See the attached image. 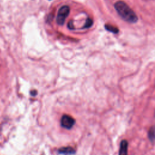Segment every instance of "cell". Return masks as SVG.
Wrapping results in <instances>:
<instances>
[{
	"instance_id": "1",
	"label": "cell",
	"mask_w": 155,
	"mask_h": 155,
	"mask_svg": "<svg viewBox=\"0 0 155 155\" xmlns=\"http://www.w3.org/2000/svg\"><path fill=\"white\" fill-rule=\"evenodd\" d=\"M114 8L118 15L125 21L129 23H136L138 18L134 12L124 1H119L114 4Z\"/></svg>"
},
{
	"instance_id": "2",
	"label": "cell",
	"mask_w": 155,
	"mask_h": 155,
	"mask_svg": "<svg viewBox=\"0 0 155 155\" xmlns=\"http://www.w3.org/2000/svg\"><path fill=\"white\" fill-rule=\"evenodd\" d=\"M70 7L68 5L62 6L58 10L56 16V22L59 25H62L67 17L70 13Z\"/></svg>"
},
{
	"instance_id": "3",
	"label": "cell",
	"mask_w": 155,
	"mask_h": 155,
	"mask_svg": "<svg viewBox=\"0 0 155 155\" xmlns=\"http://www.w3.org/2000/svg\"><path fill=\"white\" fill-rule=\"evenodd\" d=\"M75 123L74 119L68 115H63L61 120V125L66 129H71Z\"/></svg>"
},
{
	"instance_id": "4",
	"label": "cell",
	"mask_w": 155,
	"mask_h": 155,
	"mask_svg": "<svg viewBox=\"0 0 155 155\" xmlns=\"http://www.w3.org/2000/svg\"><path fill=\"white\" fill-rule=\"evenodd\" d=\"M58 153L64 155H73L75 153V150L71 147H66L59 148Z\"/></svg>"
},
{
	"instance_id": "5",
	"label": "cell",
	"mask_w": 155,
	"mask_h": 155,
	"mask_svg": "<svg viewBox=\"0 0 155 155\" xmlns=\"http://www.w3.org/2000/svg\"><path fill=\"white\" fill-rule=\"evenodd\" d=\"M128 152V142L126 140L121 141L120 144L119 155H127Z\"/></svg>"
},
{
	"instance_id": "6",
	"label": "cell",
	"mask_w": 155,
	"mask_h": 155,
	"mask_svg": "<svg viewBox=\"0 0 155 155\" xmlns=\"http://www.w3.org/2000/svg\"><path fill=\"white\" fill-rule=\"evenodd\" d=\"M105 28L108 31H109L110 32H112L113 33H117L119 32V29L117 27H114V26L111 25L107 24V25H105Z\"/></svg>"
},
{
	"instance_id": "7",
	"label": "cell",
	"mask_w": 155,
	"mask_h": 155,
	"mask_svg": "<svg viewBox=\"0 0 155 155\" xmlns=\"http://www.w3.org/2000/svg\"><path fill=\"white\" fill-rule=\"evenodd\" d=\"M148 137L149 139L150 140V141L153 142L154 139V127H152L148 132Z\"/></svg>"
},
{
	"instance_id": "8",
	"label": "cell",
	"mask_w": 155,
	"mask_h": 155,
	"mask_svg": "<svg viewBox=\"0 0 155 155\" xmlns=\"http://www.w3.org/2000/svg\"><path fill=\"white\" fill-rule=\"evenodd\" d=\"M93 25V21L91 19L88 18L87 19H86V21H85V23L84 25V27H82V28H89L90 27L91 25Z\"/></svg>"
},
{
	"instance_id": "9",
	"label": "cell",
	"mask_w": 155,
	"mask_h": 155,
	"mask_svg": "<svg viewBox=\"0 0 155 155\" xmlns=\"http://www.w3.org/2000/svg\"><path fill=\"white\" fill-rule=\"evenodd\" d=\"M67 26H68V28H70V29H71V30H73V29L74 28V26H73V22H72L71 21H70L68 22V24H67Z\"/></svg>"
},
{
	"instance_id": "10",
	"label": "cell",
	"mask_w": 155,
	"mask_h": 155,
	"mask_svg": "<svg viewBox=\"0 0 155 155\" xmlns=\"http://www.w3.org/2000/svg\"><path fill=\"white\" fill-rule=\"evenodd\" d=\"M37 91H36V90H32V91H30V94H31V96H36V94H37Z\"/></svg>"
}]
</instances>
